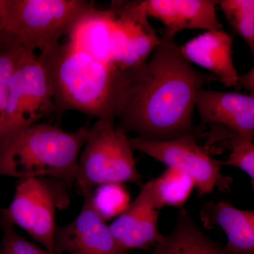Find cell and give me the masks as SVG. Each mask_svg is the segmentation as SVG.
Instances as JSON below:
<instances>
[{
    "mask_svg": "<svg viewBox=\"0 0 254 254\" xmlns=\"http://www.w3.org/2000/svg\"><path fill=\"white\" fill-rule=\"evenodd\" d=\"M160 38L150 61L131 71L117 127L151 141L206 136L193 124L195 98L218 78L193 68L175 40Z\"/></svg>",
    "mask_w": 254,
    "mask_h": 254,
    "instance_id": "1",
    "label": "cell"
},
{
    "mask_svg": "<svg viewBox=\"0 0 254 254\" xmlns=\"http://www.w3.org/2000/svg\"><path fill=\"white\" fill-rule=\"evenodd\" d=\"M38 58L48 73L57 113L74 110L98 120H116L131 70L120 71L68 41L42 52Z\"/></svg>",
    "mask_w": 254,
    "mask_h": 254,
    "instance_id": "2",
    "label": "cell"
},
{
    "mask_svg": "<svg viewBox=\"0 0 254 254\" xmlns=\"http://www.w3.org/2000/svg\"><path fill=\"white\" fill-rule=\"evenodd\" d=\"M88 127L73 132L37 123L0 138V176L46 177L74 185Z\"/></svg>",
    "mask_w": 254,
    "mask_h": 254,
    "instance_id": "3",
    "label": "cell"
},
{
    "mask_svg": "<svg viewBox=\"0 0 254 254\" xmlns=\"http://www.w3.org/2000/svg\"><path fill=\"white\" fill-rule=\"evenodd\" d=\"M83 146L74 183L80 195L91 194L95 187L106 184L130 182L141 186L130 138L115 126V121L98 120L88 128Z\"/></svg>",
    "mask_w": 254,
    "mask_h": 254,
    "instance_id": "4",
    "label": "cell"
},
{
    "mask_svg": "<svg viewBox=\"0 0 254 254\" xmlns=\"http://www.w3.org/2000/svg\"><path fill=\"white\" fill-rule=\"evenodd\" d=\"M92 2L84 0H5L6 32L24 50L46 51L68 34Z\"/></svg>",
    "mask_w": 254,
    "mask_h": 254,
    "instance_id": "5",
    "label": "cell"
},
{
    "mask_svg": "<svg viewBox=\"0 0 254 254\" xmlns=\"http://www.w3.org/2000/svg\"><path fill=\"white\" fill-rule=\"evenodd\" d=\"M67 185L46 177L21 179L9 208L1 210L48 252L54 253L55 212L69 203Z\"/></svg>",
    "mask_w": 254,
    "mask_h": 254,
    "instance_id": "6",
    "label": "cell"
},
{
    "mask_svg": "<svg viewBox=\"0 0 254 254\" xmlns=\"http://www.w3.org/2000/svg\"><path fill=\"white\" fill-rule=\"evenodd\" d=\"M55 112L48 73L34 52L18 56L10 76L4 130L0 138L39 123Z\"/></svg>",
    "mask_w": 254,
    "mask_h": 254,
    "instance_id": "7",
    "label": "cell"
},
{
    "mask_svg": "<svg viewBox=\"0 0 254 254\" xmlns=\"http://www.w3.org/2000/svg\"><path fill=\"white\" fill-rule=\"evenodd\" d=\"M196 139L183 136L169 141H151L136 137L130 138V141L133 150L188 174L195 182L198 197L213 193L215 188L221 192L230 191L233 180L222 175L223 162L211 158Z\"/></svg>",
    "mask_w": 254,
    "mask_h": 254,
    "instance_id": "8",
    "label": "cell"
},
{
    "mask_svg": "<svg viewBox=\"0 0 254 254\" xmlns=\"http://www.w3.org/2000/svg\"><path fill=\"white\" fill-rule=\"evenodd\" d=\"M92 194L84 197L78 216L71 223L56 229L54 253L58 254H126L113 236L110 226L98 214Z\"/></svg>",
    "mask_w": 254,
    "mask_h": 254,
    "instance_id": "9",
    "label": "cell"
},
{
    "mask_svg": "<svg viewBox=\"0 0 254 254\" xmlns=\"http://www.w3.org/2000/svg\"><path fill=\"white\" fill-rule=\"evenodd\" d=\"M160 209L153 179L142 186L136 198L110 225V230L125 250H149L164 236L158 230Z\"/></svg>",
    "mask_w": 254,
    "mask_h": 254,
    "instance_id": "10",
    "label": "cell"
},
{
    "mask_svg": "<svg viewBox=\"0 0 254 254\" xmlns=\"http://www.w3.org/2000/svg\"><path fill=\"white\" fill-rule=\"evenodd\" d=\"M195 108L201 129L205 131L207 125H220L235 134L254 138V95L202 88L195 95Z\"/></svg>",
    "mask_w": 254,
    "mask_h": 254,
    "instance_id": "11",
    "label": "cell"
},
{
    "mask_svg": "<svg viewBox=\"0 0 254 254\" xmlns=\"http://www.w3.org/2000/svg\"><path fill=\"white\" fill-rule=\"evenodd\" d=\"M217 0H145L147 16L163 23L162 36L175 40L177 33L185 29L207 31L222 29L216 14Z\"/></svg>",
    "mask_w": 254,
    "mask_h": 254,
    "instance_id": "12",
    "label": "cell"
},
{
    "mask_svg": "<svg viewBox=\"0 0 254 254\" xmlns=\"http://www.w3.org/2000/svg\"><path fill=\"white\" fill-rule=\"evenodd\" d=\"M234 38L223 29L207 31L180 47L190 63L208 70L227 87H237L239 73L232 59Z\"/></svg>",
    "mask_w": 254,
    "mask_h": 254,
    "instance_id": "13",
    "label": "cell"
},
{
    "mask_svg": "<svg viewBox=\"0 0 254 254\" xmlns=\"http://www.w3.org/2000/svg\"><path fill=\"white\" fill-rule=\"evenodd\" d=\"M110 8L123 20L126 27V46L121 70L136 69L146 63L161 43V38L148 22L143 1H113Z\"/></svg>",
    "mask_w": 254,
    "mask_h": 254,
    "instance_id": "14",
    "label": "cell"
},
{
    "mask_svg": "<svg viewBox=\"0 0 254 254\" xmlns=\"http://www.w3.org/2000/svg\"><path fill=\"white\" fill-rule=\"evenodd\" d=\"M115 25L116 16L110 8L98 9L91 3L73 23L68 41L95 59L115 66L112 55Z\"/></svg>",
    "mask_w": 254,
    "mask_h": 254,
    "instance_id": "15",
    "label": "cell"
},
{
    "mask_svg": "<svg viewBox=\"0 0 254 254\" xmlns=\"http://www.w3.org/2000/svg\"><path fill=\"white\" fill-rule=\"evenodd\" d=\"M205 229L221 227L227 250L233 254H254V211L241 210L226 201H209L200 210Z\"/></svg>",
    "mask_w": 254,
    "mask_h": 254,
    "instance_id": "16",
    "label": "cell"
},
{
    "mask_svg": "<svg viewBox=\"0 0 254 254\" xmlns=\"http://www.w3.org/2000/svg\"><path fill=\"white\" fill-rule=\"evenodd\" d=\"M153 254H233L225 246L209 238L195 223L188 210L182 208L173 231L163 236Z\"/></svg>",
    "mask_w": 254,
    "mask_h": 254,
    "instance_id": "17",
    "label": "cell"
},
{
    "mask_svg": "<svg viewBox=\"0 0 254 254\" xmlns=\"http://www.w3.org/2000/svg\"><path fill=\"white\" fill-rule=\"evenodd\" d=\"M159 206L183 208L195 187V182L186 173L168 167L160 177L153 179Z\"/></svg>",
    "mask_w": 254,
    "mask_h": 254,
    "instance_id": "18",
    "label": "cell"
},
{
    "mask_svg": "<svg viewBox=\"0 0 254 254\" xmlns=\"http://www.w3.org/2000/svg\"><path fill=\"white\" fill-rule=\"evenodd\" d=\"M219 4L233 31L245 40L254 56V0H222Z\"/></svg>",
    "mask_w": 254,
    "mask_h": 254,
    "instance_id": "19",
    "label": "cell"
},
{
    "mask_svg": "<svg viewBox=\"0 0 254 254\" xmlns=\"http://www.w3.org/2000/svg\"><path fill=\"white\" fill-rule=\"evenodd\" d=\"M129 194L121 184L100 185L92 194L93 206L105 220L123 213L129 205Z\"/></svg>",
    "mask_w": 254,
    "mask_h": 254,
    "instance_id": "20",
    "label": "cell"
},
{
    "mask_svg": "<svg viewBox=\"0 0 254 254\" xmlns=\"http://www.w3.org/2000/svg\"><path fill=\"white\" fill-rule=\"evenodd\" d=\"M0 229L2 231L0 254H58L43 250L21 236L2 210L0 213Z\"/></svg>",
    "mask_w": 254,
    "mask_h": 254,
    "instance_id": "21",
    "label": "cell"
},
{
    "mask_svg": "<svg viewBox=\"0 0 254 254\" xmlns=\"http://www.w3.org/2000/svg\"><path fill=\"white\" fill-rule=\"evenodd\" d=\"M23 51L25 50L16 43L0 50V136L2 134L6 120L10 76L18 56Z\"/></svg>",
    "mask_w": 254,
    "mask_h": 254,
    "instance_id": "22",
    "label": "cell"
},
{
    "mask_svg": "<svg viewBox=\"0 0 254 254\" xmlns=\"http://www.w3.org/2000/svg\"><path fill=\"white\" fill-rule=\"evenodd\" d=\"M254 138L251 137L235 134L230 140L231 153L227 161L223 162L224 166L235 167L243 170L252 180H254Z\"/></svg>",
    "mask_w": 254,
    "mask_h": 254,
    "instance_id": "23",
    "label": "cell"
},
{
    "mask_svg": "<svg viewBox=\"0 0 254 254\" xmlns=\"http://www.w3.org/2000/svg\"><path fill=\"white\" fill-rule=\"evenodd\" d=\"M14 44L6 32V5L5 0H0V50Z\"/></svg>",
    "mask_w": 254,
    "mask_h": 254,
    "instance_id": "24",
    "label": "cell"
},
{
    "mask_svg": "<svg viewBox=\"0 0 254 254\" xmlns=\"http://www.w3.org/2000/svg\"><path fill=\"white\" fill-rule=\"evenodd\" d=\"M237 87L240 88H244L247 91H250L252 95H254V67L245 73V74H239Z\"/></svg>",
    "mask_w": 254,
    "mask_h": 254,
    "instance_id": "25",
    "label": "cell"
}]
</instances>
